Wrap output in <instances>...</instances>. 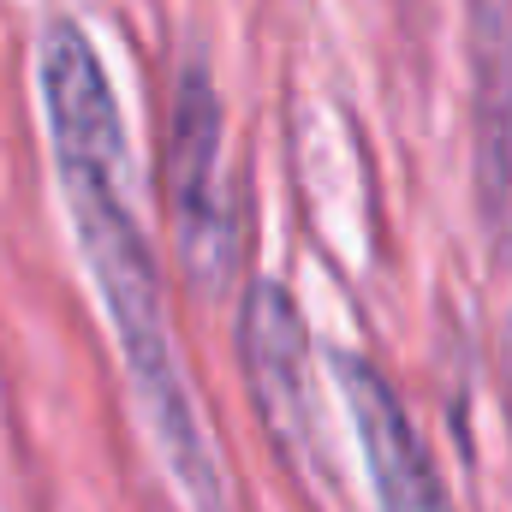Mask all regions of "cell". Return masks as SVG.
<instances>
[{"label":"cell","instance_id":"obj_1","mask_svg":"<svg viewBox=\"0 0 512 512\" xmlns=\"http://www.w3.org/2000/svg\"><path fill=\"white\" fill-rule=\"evenodd\" d=\"M36 84H42V108H48V143H54V167H60V191L78 227L84 262L102 286L108 322L120 334L131 387L143 399V417L179 477V489L191 495L197 512H233L227 471L209 447V429L197 417V399L185 387V370L173 358V328H167V298H161V274L155 256L143 245V227L126 203V126H120V102L108 84V66L96 54V42L84 36L78 18H48L42 42H36Z\"/></svg>","mask_w":512,"mask_h":512},{"label":"cell","instance_id":"obj_2","mask_svg":"<svg viewBox=\"0 0 512 512\" xmlns=\"http://www.w3.org/2000/svg\"><path fill=\"white\" fill-rule=\"evenodd\" d=\"M167 197L179 221L185 262L203 286H221L239 262V221L221 185V90L203 60H185L173 72V108H167Z\"/></svg>","mask_w":512,"mask_h":512},{"label":"cell","instance_id":"obj_3","mask_svg":"<svg viewBox=\"0 0 512 512\" xmlns=\"http://www.w3.org/2000/svg\"><path fill=\"white\" fill-rule=\"evenodd\" d=\"M471 24V173L489 245L512 262V0H465Z\"/></svg>","mask_w":512,"mask_h":512},{"label":"cell","instance_id":"obj_4","mask_svg":"<svg viewBox=\"0 0 512 512\" xmlns=\"http://www.w3.org/2000/svg\"><path fill=\"white\" fill-rule=\"evenodd\" d=\"M239 352L251 376L256 411L286 453L316 447V399H310V328L280 280H251L239 304Z\"/></svg>","mask_w":512,"mask_h":512},{"label":"cell","instance_id":"obj_5","mask_svg":"<svg viewBox=\"0 0 512 512\" xmlns=\"http://www.w3.org/2000/svg\"><path fill=\"white\" fill-rule=\"evenodd\" d=\"M334 382L346 393L352 429L364 441L382 512H453L447 483H441L435 459L423 453V441H417V429L405 417V399L393 393V382L364 352H334Z\"/></svg>","mask_w":512,"mask_h":512}]
</instances>
